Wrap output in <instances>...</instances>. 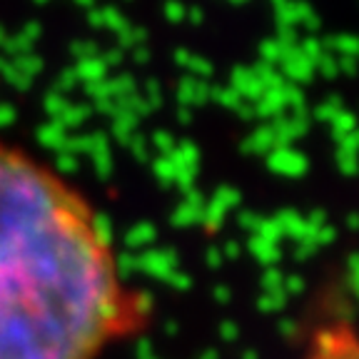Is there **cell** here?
<instances>
[{"label":"cell","instance_id":"1","mask_svg":"<svg viewBox=\"0 0 359 359\" xmlns=\"http://www.w3.org/2000/svg\"><path fill=\"white\" fill-rule=\"evenodd\" d=\"M135 322L100 212L0 140V359H97Z\"/></svg>","mask_w":359,"mask_h":359},{"label":"cell","instance_id":"2","mask_svg":"<svg viewBox=\"0 0 359 359\" xmlns=\"http://www.w3.org/2000/svg\"><path fill=\"white\" fill-rule=\"evenodd\" d=\"M302 359H359V334L347 325L322 327Z\"/></svg>","mask_w":359,"mask_h":359}]
</instances>
